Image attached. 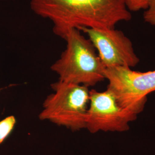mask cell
I'll use <instances>...</instances> for the list:
<instances>
[{
  "mask_svg": "<svg viewBox=\"0 0 155 155\" xmlns=\"http://www.w3.org/2000/svg\"><path fill=\"white\" fill-rule=\"evenodd\" d=\"M137 115L120 105L115 95L108 89L104 91L90 90L86 128L91 133L127 131L129 124Z\"/></svg>",
  "mask_w": 155,
  "mask_h": 155,
  "instance_id": "5",
  "label": "cell"
},
{
  "mask_svg": "<svg viewBox=\"0 0 155 155\" xmlns=\"http://www.w3.org/2000/svg\"><path fill=\"white\" fill-rule=\"evenodd\" d=\"M16 123V120L13 116L7 117L0 121V144H2L11 134Z\"/></svg>",
  "mask_w": 155,
  "mask_h": 155,
  "instance_id": "7",
  "label": "cell"
},
{
  "mask_svg": "<svg viewBox=\"0 0 155 155\" xmlns=\"http://www.w3.org/2000/svg\"><path fill=\"white\" fill-rule=\"evenodd\" d=\"M126 5L129 11L137 12L145 10L150 0H125Z\"/></svg>",
  "mask_w": 155,
  "mask_h": 155,
  "instance_id": "8",
  "label": "cell"
},
{
  "mask_svg": "<svg viewBox=\"0 0 155 155\" xmlns=\"http://www.w3.org/2000/svg\"><path fill=\"white\" fill-rule=\"evenodd\" d=\"M86 33L105 68H132L140 61L131 40L122 31L115 28L79 29Z\"/></svg>",
  "mask_w": 155,
  "mask_h": 155,
  "instance_id": "6",
  "label": "cell"
},
{
  "mask_svg": "<svg viewBox=\"0 0 155 155\" xmlns=\"http://www.w3.org/2000/svg\"><path fill=\"white\" fill-rule=\"evenodd\" d=\"M64 40L66 49L51 67L59 81L89 87L106 79L105 67L94 45L81 31L71 29Z\"/></svg>",
  "mask_w": 155,
  "mask_h": 155,
  "instance_id": "2",
  "label": "cell"
},
{
  "mask_svg": "<svg viewBox=\"0 0 155 155\" xmlns=\"http://www.w3.org/2000/svg\"><path fill=\"white\" fill-rule=\"evenodd\" d=\"M107 89L114 94L120 105L138 115L144 109L147 95L155 91V70L133 71L131 68H105Z\"/></svg>",
  "mask_w": 155,
  "mask_h": 155,
  "instance_id": "4",
  "label": "cell"
},
{
  "mask_svg": "<svg viewBox=\"0 0 155 155\" xmlns=\"http://www.w3.org/2000/svg\"><path fill=\"white\" fill-rule=\"evenodd\" d=\"M30 6L49 20L54 33L64 40L72 29L115 28L132 19L125 0H30Z\"/></svg>",
  "mask_w": 155,
  "mask_h": 155,
  "instance_id": "1",
  "label": "cell"
},
{
  "mask_svg": "<svg viewBox=\"0 0 155 155\" xmlns=\"http://www.w3.org/2000/svg\"><path fill=\"white\" fill-rule=\"evenodd\" d=\"M144 21L155 27V0H150L147 8L144 11Z\"/></svg>",
  "mask_w": 155,
  "mask_h": 155,
  "instance_id": "9",
  "label": "cell"
},
{
  "mask_svg": "<svg viewBox=\"0 0 155 155\" xmlns=\"http://www.w3.org/2000/svg\"><path fill=\"white\" fill-rule=\"evenodd\" d=\"M51 88L53 93L44 101L39 119L72 131L85 129L89 87L58 81L51 84Z\"/></svg>",
  "mask_w": 155,
  "mask_h": 155,
  "instance_id": "3",
  "label": "cell"
}]
</instances>
